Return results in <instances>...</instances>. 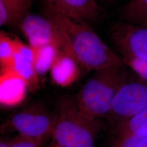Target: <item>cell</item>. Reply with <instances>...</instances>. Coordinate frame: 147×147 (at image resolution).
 Segmentation results:
<instances>
[{
  "mask_svg": "<svg viewBox=\"0 0 147 147\" xmlns=\"http://www.w3.org/2000/svg\"><path fill=\"white\" fill-rule=\"evenodd\" d=\"M46 16L58 27L74 56L87 71H98L124 64L123 58L106 45L86 21L64 16L47 5Z\"/></svg>",
  "mask_w": 147,
  "mask_h": 147,
  "instance_id": "obj_1",
  "label": "cell"
},
{
  "mask_svg": "<svg viewBox=\"0 0 147 147\" xmlns=\"http://www.w3.org/2000/svg\"><path fill=\"white\" fill-rule=\"evenodd\" d=\"M125 66L115 65L96 71L76 95L80 109L95 119L106 118L118 92L131 79Z\"/></svg>",
  "mask_w": 147,
  "mask_h": 147,
  "instance_id": "obj_2",
  "label": "cell"
},
{
  "mask_svg": "<svg viewBox=\"0 0 147 147\" xmlns=\"http://www.w3.org/2000/svg\"><path fill=\"white\" fill-rule=\"evenodd\" d=\"M103 127L101 121L80 109L75 99L63 97L58 101L53 140L62 147H95Z\"/></svg>",
  "mask_w": 147,
  "mask_h": 147,
  "instance_id": "obj_3",
  "label": "cell"
},
{
  "mask_svg": "<svg viewBox=\"0 0 147 147\" xmlns=\"http://www.w3.org/2000/svg\"><path fill=\"white\" fill-rule=\"evenodd\" d=\"M56 120L57 116L43 106L33 104L8 117L1 127V132H17L22 136L44 142L53 136Z\"/></svg>",
  "mask_w": 147,
  "mask_h": 147,
  "instance_id": "obj_4",
  "label": "cell"
},
{
  "mask_svg": "<svg viewBox=\"0 0 147 147\" xmlns=\"http://www.w3.org/2000/svg\"><path fill=\"white\" fill-rule=\"evenodd\" d=\"M146 108L147 82L130 79L118 92L106 118L113 128Z\"/></svg>",
  "mask_w": 147,
  "mask_h": 147,
  "instance_id": "obj_5",
  "label": "cell"
},
{
  "mask_svg": "<svg viewBox=\"0 0 147 147\" xmlns=\"http://www.w3.org/2000/svg\"><path fill=\"white\" fill-rule=\"evenodd\" d=\"M19 28L32 48L53 45L73 55L62 32L47 16L44 17L29 13L22 20Z\"/></svg>",
  "mask_w": 147,
  "mask_h": 147,
  "instance_id": "obj_6",
  "label": "cell"
},
{
  "mask_svg": "<svg viewBox=\"0 0 147 147\" xmlns=\"http://www.w3.org/2000/svg\"><path fill=\"white\" fill-rule=\"evenodd\" d=\"M110 36L121 58L147 61V25L115 23Z\"/></svg>",
  "mask_w": 147,
  "mask_h": 147,
  "instance_id": "obj_7",
  "label": "cell"
},
{
  "mask_svg": "<svg viewBox=\"0 0 147 147\" xmlns=\"http://www.w3.org/2000/svg\"><path fill=\"white\" fill-rule=\"evenodd\" d=\"M54 10L75 19L86 21L100 20L106 12L96 0H45Z\"/></svg>",
  "mask_w": 147,
  "mask_h": 147,
  "instance_id": "obj_8",
  "label": "cell"
},
{
  "mask_svg": "<svg viewBox=\"0 0 147 147\" xmlns=\"http://www.w3.org/2000/svg\"><path fill=\"white\" fill-rule=\"evenodd\" d=\"M16 52L11 69L26 82L28 90L32 92L39 88V79L34 63L32 47L16 37Z\"/></svg>",
  "mask_w": 147,
  "mask_h": 147,
  "instance_id": "obj_9",
  "label": "cell"
},
{
  "mask_svg": "<svg viewBox=\"0 0 147 147\" xmlns=\"http://www.w3.org/2000/svg\"><path fill=\"white\" fill-rule=\"evenodd\" d=\"M27 89L26 82L12 69L1 71L0 102L3 106L12 107L24 100Z\"/></svg>",
  "mask_w": 147,
  "mask_h": 147,
  "instance_id": "obj_10",
  "label": "cell"
},
{
  "mask_svg": "<svg viewBox=\"0 0 147 147\" xmlns=\"http://www.w3.org/2000/svg\"><path fill=\"white\" fill-rule=\"evenodd\" d=\"M80 66L73 55L59 50L50 70L53 82L62 87L71 85L79 78Z\"/></svg>",
  "mask_w": 147,
  "mask_h": 147,
  "instance_id": "obj_11",
  "label": "cell"
},
{
  "mask_svg": "<svg viewBox=\"0 0 147 147\" xmlns=\"http://www.w3.org/2000/svg\"><path fill=\"white\" fill-rule=\"evenodd\" d=\"M113 137L147 135V108L127 121L112 128Z\"/></svg>",
  "mask_w": 147,
  "mask_h": 147,
  "instance_id": "obj_12",
  "label": "cell"
},
{
  "mask_svg": "<svg viewBox=\"0 0 147 147\" xmlns=\"http://www.w3.org/2000/svg\"><path fill=\"white\" fill-rule=\"evenodd\" d=\"M32 49L34 55L35 70L40 78L50 71L60 50L53 45Z\"/></svg>",
  "mask_w": 147,
  "mask_h": 147,
  "instance_id": "obj_13",
  "label": "cell"
},
{
  "mask_svg": "<svg viewBox=\"0 0 147 147\" xmlns=\"http://www.w3.org/2000/svg\"><path fill=\"white\" fill-rule=\"evenodd\" d=\"M121 16L126 22L147 25V0H130L122 7Z\"/></svg>",
  "mask_w": 147,
  "mask_h": 147,
  "instance_id": "obj_14",
  "label": "cell"
},
{
  "mask_svg": "<svg viewBox=\"0 0 147 147\" xmlns=\"http://www.w3.org/2000/svg\"><path fill=\"white\" fill-rule=\"evenodd\" d=\"M16 37H11L3 31L0 32L1 71L11 69L16 52Z\"/></svg>",
  "mask_w": 147,
  "mask_h": 147,
  "instance_id": "obj_15",
  "label": "cell"
},
{
  "mask_svg": "<svg viewBox=\"0 0 147 147\" xmlns=\"http://www.w3.org/2000/svg\"><path fill=\"white\" fill-rule=\"evenodd\" d=\"M28 12L0 0L1 26H18Z\"/></svg>",
  "mask_w": 147,
  "mask_h": 147,
  "instance_id": "obj_16",
  "label": "cell"
},
{
  "mask_svg": "<svg viewBox=\"0 0 147 147\" xmlns=\"http://www.w3.org/2000/svg\"><path fill=\"white\" fill-rule=\"evenodd\" d=\"M108 147H147V134L113 137Z\"/></svg>",
  "mask_w": 147,
  "mask_h": 147,
  "instance_id": "obj_17",
  "label": "cell"
},
{
  "mask_svg": "<svg viewBox=\"0 0 147 147\" xmlns=\"http://www.w3.org/2000/svg\"><path fill=\"white\" fill-rule=\"evenodd\" d=\"M124 63L136 74L137 78L147 82V61L132 58H123Z\"/></svg>",
  "mask_w": 147,
  "mask_h": 147,
  "instance_id": "obj_18",
  "label": "cell"
},
{
  "mask_svg": "<svg viewBox=\"0 0 147 147\" xmlns=\"http://www.w3.org/2000/svg\"><path fill=\"white\" fill-rule=\"evenodd\" d=\"M43 142L19 135L14 137L11 147H41Z\"/></svg>",
  "mask_w": 147,
  "mask_h": 147,
  "instance_id": "obj_19",
  "label": "cell"
},
{
  "mask_svg": "<svg viewBox=\"0 0 147 147\" xmlns=\"http://www.w3.org/2000/svg\"><path fill=\"white\" fill-rule=\"evenodd\" d=\"M5 2L29 12L32 2L31 0H3Z\"/></svg>",
  "mask_w": 147,
  "mask_h": 147,
  "instance_id": "obj_20",
  "label": "cell"
},
{
  "mask_svg": "<svg viewBox=\"0 0 147 147\" xmlns=\"http://www.w3.org/2000/svg\"><path fill=\"white\" fill-rule=\"evenodd\" d=\"M14 138H2L0 141V147H11L14 142Z\"/></svg>",
  "mask_w": 147,
  "mask_h": 147,
  "instance_id": "obj_21",
  "label": "cell"
},
{
  "mask_svg": "<svg viewBox=\"0 0 147 147\" xmlns=\"http://www.w3.org/2000/svg\"><path fill=\"white\" fill-rule=\"evenodd\" d=\"M47 147H62L60 146H59L58 144H57L55 142L53 141H52V142L50 143V144L47 146Z\"/></svg>",
  "mask_w": 147,
  "mask_h": 147,
  "instance_id": "obj_22",
  "label": "cell"
}]
</instances>
